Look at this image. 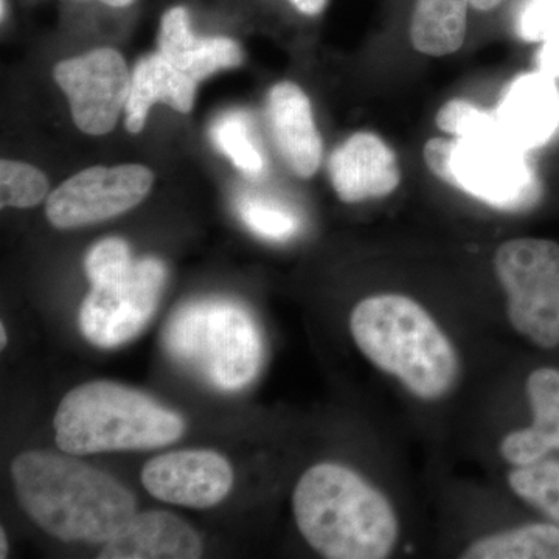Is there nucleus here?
<instances>
[{
  "instance_id": "nucleus-1",
  "label": "nucleus",
  "mask_w": 559,
  "mask_h": 559,
  "mask_svg": "<svg viewBox=\"0 0 559 559\" xmlns=\"http://www.w3.org/2000/svg\"><path fill=\"white\" fill-rule=\"evenodd\" d=\"M11 477L22 510L53 538L108 543L138 514L130 489L68 455L22 452Z\"/></svg>"
},
{
  "instance_id": "nucleus-2",
  "label": "nucleus",
  "mask_w": 559,
  "mask_h": 559,
  "mask_svg": "<svg viewBox=\"0 0 559 559\" xmlns=\"http://www.w3.org/2000/svg\"><path fill=\"white\" fill-rule=\"evenodd\" d=\"M293 510L301 536L323 558H388L399 540V518L388 498L337 463L305 471Z\"/></svg>"
},
{
  "instance_id": "nucleus-3",
  "label": "nucleus",
  "mask_w": 559,
  "mask_h": 559,
  "mask_svg": "<svg viewBox=\"0 0 559 559\" xmlns=\"http://www.w3.org/2000/svg\"><path fill=\"white\" fill-rule=\"evenodd\" d=\"M349 333L377 369L421 400L447 395L459 377L454 345L418 301L401 294L367 297L353 308Z\"/></svg>"
},
{
  "instance_id": "nucleus-4",
  "label": "nucleus",
  "mask_w": 559,
  "mask_h": 559,
  "mask_svg": "<svg viewBox=\"0 0 559 559\" xmlns=\"http://www.w3.org/2000/svg\"><path fill=\"white\" fill-rule=\"evenodd\" d=\"M55 440L66 454L154 450L183 436L186 423L146 393L112 381L70 390L53 418Z\"/></svg>"
},
{
  "instance_id": "nucleus-5",
  "label": "nucleus",
  "mask_w": 559,
  "mask_h": 559,
  "mask_svg": "<svg viewBox=\"0 0 559 559\" xmlns=\"http://www.w3.org/2000/svg\"><path fill=\"white\" fill-rule=\"evenodd\" d=\"M92 288L80 308V329L91 344L114 348L145 329L159 305L167 282L165 264L132 259L130 246L106 238L84 261Z\"/></svg>"
},
{
  "instance_id": "nucleus-6",
  "label": "nucleus",
  "mask_w": 559,
  "mask_h": 559,
  "mask_svg": "<svg viewBox=\"0 0 559 559\" xmlns=\"http://www.w3.org/2000/svg\"><path fill=\"white\" fill-rule=\"evenodd\" d=\"M173 358L200 370L213 385L235 392L250 384L263 360L255 322L240 305L201 300L180 308L165 331Z\"/></svg>"
},
{
  "instance_id": "nucleus-7",
  "label": "nucleus",
  "mask_w": 559,
  "mask_h": 559,
  "mask_svg": "<svg viewBox=\"0 0 559 559\" xmlns=\"http://www.w3.org/2000/svg\"><path fill=\"white\" fill-rule=\"evenodd\" d=\"M495 271L511 326L540 348L559 345V245L516 238L500 245Z\"/></svg>"
},
{
  "instance_id": "nucleus-8",
  "label": "nucleus",
  "mask_w": 559,
  "mask_h": 559,
  "mask_svg": "<svg viewBox=\"0 0 559 559\" xmlns=\"http://www.w3.org/2000/svg\"><path fill=\"white\" fill-rule=\"evenodd\" d=\"M452 187L500 210H525L538 202L540 189L525 151L498 127L473 138L455 139Z\"/></svg>"
},
{
  "instance_id": "nucleus-9",
  "label": "nucleus",
  "mask_w": 559,
  "mask_h": 559,
  "mask_svg": "<svg viewBox=\"0 0 559 559\" xmlns=\"http://www.w3.org/2000/svg\"><path fill=\"white\" fill-rule=\"evenodd\" d=\"M153 180V173L143 165L87 168L50 194L47 218L58 229L114 218L145 200Z\"/></svg>"
},
{
  "instance_id": "nucleus-10",
  "label": "nucleus",
  "mask_w": 559,
  "mask_h": 559,
  "mask_svg": "<svg viewBox=\"0 0 559 559\" xmlns=\"http://www.w3.org/2000/svg\"><path fill=\"white\" fill-rule=\"evenodd\" d=\"M55 81L68 95L76 127L91 135L112 131L130 97V70L114 49L61 61L55 68Z\"/></svg>"
},
{
  "instance_id": "nucleus-11",
  "label": "nucleus",
  "mask_w": 559,
  "mask_h": 559,
  "mask_svg": "<svg viewBox=\"0 0 559 559\" xmlns=\"http://www.w3.org/2000/svg\"><path fill=\"white\" fill-rule=\"evenodd\" d=\"M142 484L154 498L190 509L218 506L234 485L229 460L215 451H175L151 459Z\"/></svg>"
},
{
  "instance_id": "nucleus-12",
  "label": "nucleus",
  "mask_w": 559,
  "mask_h": 559,
  "mask_svg": "<svg viewBox=\"0 0 559 559\" xmlns=\"http://www.w3.org/2000/svg\"><path fill=\"white\" fill-rule=\"evenodd\" d=\"M329 173L337 197L348 204L389 197L401 182L395 153L371 132H356L337 146Z\"/></svg>"
},
{
  "instance_id": "nucleus-13",
  "label": "nucleus",
  "mask_w": 559,
  "mask_h": 559,
  "mask_svg": "<svg viewBox=\"0 0 559 559\" xmlns=\"http://www.w3.org/2000/svg\"><path fill=\"white\" fill-rule=\"evenodd\" d=\"M499 130L518 148L546 145L559 128V91L543 72L524 73L507 87L495 114Z\"/></svg>"
},
{
  "instance_id": "nucleus-14",
  "label": "nucleus",
  "mask_w": 559,
  "mask_h": 559,
  "mask_svg": "<svg viewBox=\"0 0 559 559\" xmlns=\"http://www.w3.org/2000/svg\"><path fill=\"white\" fill-rule=\"evenodd\" d=\"M266 116L280 156L300 178H311L322 164V138L310 98L297 84L283 81L267 95Z\"/></svg>"
},
{
  "instance_id": "nucleus-15",
  "label": "nucleus",
  "mask_w": 559,
  "mask_h": 559,
  "mask_svg": "<svg viewBox=\"0 0 559 559\" xmlns=\"http://www.w3.org/2000/svg\"><path fill=\"white\" fill-rule=\"evenodd\" d=\"M197 530L168 511H146L105 543L100 559H197L202 557Z\"/></svg>"
},
{
  "instance_id": "nucleus-16",
  "label": "nucleus",
  "mask_w": 559,
  "mask_h": 559,
  "mask_svg": "<svg viewBox=\"0 0 559 559\" xmlns=\"http://www.w3.org/2000/svg\"><path fill=\"white\" fill-rule=\"evenodd\" d=\"M527 396L532 426L514 430L500 443V454L513 466L533 465L559 450V370L543 367L532 371Z\"/></svg>"
},
{
  "instance_id": "nucleus-17",
  "label": "nucleus",
  "mask_w": 559,
  "mask_h": 559,
  "mask_svg": "<svg viewBox=\"0 0 559 559\" xmlns=\"http://www.w3.org/2000/svg\"><path fill=\"white\" fill-rule=\"evenodd\" d=\"M159 53L189 79L202 80L224 69L238 68L240 46L229 38H201L190 31L189 13L175 7L165 13L159 32Z\"/></svg>"
},
{
  "instance_id": "nucleus-18",
  "label": "nucleus",
  "mask_w": 559,
  "mask_h": 559,
  "mask_svg": "<svg viewBox=\"0 0 559 559\" xmlns=\"http://www.w3.org/2000/svg\"><path fill=\"white\" fill-rule=\"evenodd\" d=\"M198 83L179 72L162 53L148 55L135 66L124 112L132 134L143 130L148 110L162 102L179 112L193 108Z\"/></svg>"
},
{
  "instance_id": "nucleus-19",
  "label": "nucleus",
  "mask_w": 559,
  "mask_h": 559,
  "mask_svg": "<svg viewBox=\"0 0 559 559\" xmlns=\"http://www.w3.org/2000/svg\"><path fill=\"white\" fill-rule=\"evenodd\" d=\"M469 0H417L411 24L415 50L429 57L455 53L465 43Z\"/></svg>"
},
{
  "instance_id": "nucleus-20",
  "label": "nucleus",
  "mask_w": 559,
  "mask_h": 559,
  "mask_svg": "<svg viewBox=\"0 0 559 559\" xmlns=\"http://www.w3.org/2000/svg\"><path fill=\"white\" fill-rule=\"evenodd\" d=\"M465 559H559V527L528 524L474 540Z\"/></svg>"
},
{
  "instance_id": "nucleus-21",
  "label": "nucleus",
  "mask_w": 559,
  "mask_h": 559,
  "mask_svg": "<svg viewBox=\"0 0 559 559\" xmlns=\"http://www.w3.org/2000/svg\"><path fill=\"white\" fill-rule=\"evenodd\" d=\"M514 495L536 507L559 524V462L539 460L527 466H516L509 474Z\"/></svg>"
},
{
  "instance_id": "nucleus-22",
  "label": "nucleus",
  "mask_w": 559,
  "mask_h": 559,
  "mask_svg": "<svg viewBox=\"0 0 559 559\" xmlns=\"http://www.w3.org/2000/svg\"><path fill=\"white\" fill-rule=\"evenodd\" d=\"M49 180L33 165L2 160L0 164V204L2 207H35L46 198Z\"/></svg>"
},
{
  "instance_id": "nucleus-23",
  "label": "nucleus",
  "mask_w": 559,
  "mask_h": 559,
  "mask_svg": "<svg viewBox=\"0 0 559 559\" xmlns=\"http://www.w3.org/2000/svg\"><path fill=\"white\" fill-rule=\"evenodd\" d=\"M213 142L218 146L235 167L248 175H257L263 168L259 150L255 148L249 138V124L245 114H226L213 124Z\"/></svg>"
},
{
  "instance_id": "nucleus-24",
  "label": "nucleus",
  "mask_w": 559,
  "mask_h": 559,
  "mask_svg": "<svg viewBox=\"0 0 559 559\" xmlns=\"http://www.w3.org/2000/svg\"><path fill=\"white\" fill-rule=\"evenodd\" d=\"M436 121L441 131L454 135L455 139L473 138L498 127L492 114L465 100L444 103L437 112Z\"/></svg>"
},
{
  "instance_id": "nucleus-25",
  "label": "nucleus",
  "mask_w": 559,
  "mask_h": 559,
  "mask_svg": "<svg viewBox=\"0 0 559 559\" xmlns=\"http://www.w3.org/2000/svg\"><path fill=\"white\" fill-rule=\"evenodd\" d=\"M516 25L527 43H555L559 39V0H525Z\"/></svg>"
},
{
  "instance_id": "nucleus-26",
  "label": "nucleus",
  "mask_w": 559,
  "mask_h": 559,
  "mask_svg": "<svg viewBox=\"0 0 559 559\" xmlns=\"http://www.w3.org/2000/svg\"><path fill=\"white\" fill-rule=\"evenodd\" d=\"M240 215L250 230L271 240H288L299 227V223L290 213L261 201L241 202Z\"/></svg>"
},
{
  "instance_id": "nucleus-27",
  "label": "nucleus",
  "mask_w": 559,
  "mask_h": 559,
  "mask_svg": "<svg viewBox=\"0 0 559 559\" xmlns=\"http://www.w3.org/2000/svg\"><path fill=\"white\" fill-rule=\"evenodd\" d=\"M455 139H430L423 148L426 165L437 178L443 182H452V153H454Z\"/></svg>"
},
{
  "instance_id": "nucleus-28",
  "label": "nucleus",
  "mask_w": 559,
  "mask_h": 559,
  "mask_svg": "<svg viewBox=\"0 0 559 559\" xmlns=\"http://www.w3.org/2000/svg\"><path fill=\"white\" fill-rule=\"evenodd\" d=\"M290 2L301 13L310 14V16L319 14L326 5V0H290Z\"/></svg>"
},
{
  "instance_id": "nucleus-29",
  "label": "nucleus",
  "mask_w": 559,
  "mask_h": 559,
  "mask_svg": "<svg viewBox=\"0 0 559 559\" xmlns=\"http://www.w3.org/2000/svg\"><path fill=\"white\" fill-rule=\"evenodd\" d=\"M502 2L503 0H469V5L476 10L489 11L496 9Z\"/></svg>"
},
{
  "instance_id": "nucleus-30",
  "label": "nucleus",
  "mask_w": 559,
  "mask_h": 559,
  "mask_svg": "<svg viewBox=\"0 0 559 559\" xmlns=\"http://www.w3.org/2000/svg\"><path fill=\"white\" fill-rule=\"evenodd\" d=\"M9 557V543H7L5 530H0V558Z\"/></svg>"
},
{
  "instance_id": "nucleus-31",
  "label": "nucleus",
  "mask_w": 559,
  "mask_h": 559,
  "mask_svg": "<svg viewBox=\"0 0 559 559\" xmlns=\"http://www.w3.org/2000/svg\"><path fill=\"white\" fill-rule=\"evenodd\" d=\"M102 2L108 3L110 7H127L132 0H102Z\"/></svg>"
},
{
  "instance_id": "nucleus-32",
  "label": "nucleus",
  "mask_w": 559,
  "mask_h": 559,
  "mask_svg": "<svg viewBox=\"0 0 559 559\" xmlns=\"http://www.w3.org/2000/svg\"><path fill=\"white\" fill-rule=\"evenodd\" d=\"M0 337H2V340H0V345H2V348H5V345H7L5 325H0Z\"/></svg>"
},
{
  "instance_id": "nucleus-33",
  "label": "nucleus",
  "mask_w": 559,
  "mask_h": 559,
  "mask_svg": "<svg viewBox=\"0 0 559 559\" xmlns=\"http://www.w3.org/2000/svg\"><path fill=\"white\" fill-rule=\"evenodd\" d=\"M5 17V0H2V20Z\"/></svg>"
}]
</instances>
